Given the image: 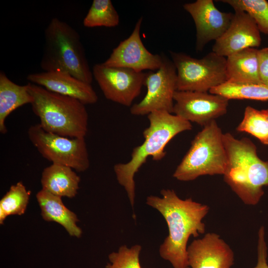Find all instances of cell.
I'll use <instances>...</instances> for the list:
<instances>
[{
	"instance_id": "1",
	"label": "cell",
	"mask_w": 268,
	"mask_h": 268,
	"mask_svg": "<svg viewBox=\"0 0 268 268\" xmlns=\"http://www.w3.org/2000/svg\"><path fill=\"white\" fill-rule=\"evenodd\" d=\"M161 196H149L146 203L163 216L168 228V235L159 247L160 257L174 268H188L187 243L189 238L203 234V218L209 207L192 198L180 199L173 190H161Z\"/></svg>"
},
{
	"instance_id": "2",
	"label": "cell",
	"mask_w": 268,
	"mask_h": 268,
	"mask_svg": "<svg viewBox=\"0 0 268 268\" xmlns=\"http://www.w3.org/2000/svg\"><path fill=\"white\" fill-rule=\"evenodd\" d=\"M149 126L144 129V141L135 147L127 162L114 165V171L119 184L127 193L131 206L135 201L134 176L139 168L151 157L155 161L166 155L165 148L178 134L192 129L191 123L167 111H154L147 115Z\"/></svg>"
},
{
	"instance_id": "3",
	"label": "cell",
	"mask_w": 268,
	"mask_h": 268,
	"mask_svg": "<svg viewBox=\"0 0 268 268\" xmlns=\"http://www.w3.org/2000/svg\"><path fill=\"white\" fill-rule=\"evenodd\" d=\"M227 155L225 182L246 204L254 205L268 186V161L260 158L255 144L249 138L237 139L230 133L223 135Z\"/></svg>"
},
{
	"instance_id": "4",
	"label": "cell",
	"mask_w": 268,
	"mask_h": 268,
	"mask_svg": "<svg viewBox=\"0 0 268 268\" xmlns=\"http://www.w3.org/2000/svg\"><path fill=\"white\" fill-rule=\"evenodd\" d=\"M27 84L33 98L32 111L45 131L71 138H85L88 122L85 104L32 83Z\"/></svg>"
},
{
	"instance_id": "5",
	"label": "cell",
	"mask_w": 268,
	"mask_h": 268,
	"mask_svg": "<svg viewBox=\"0 0 268 268\" xmlns=\"http://www.w3.org/2000/svg\"><path fill=\"white\" fill-rule=\"evenodd\" d=\"M40 67L44 71L67 72L88 84L93 81L92 71L78 33L56 17L45 30Z\"/></svg>"
},
{
	"instance_id": "6",
	"label": "cell",
	"mask_w": 268,
	"mask_h": 268,
	"mask_svg": "<svg viewBox=\"0 0 268 268\" xmlns=\"http://www.w3.org/2000/svg\"><path fill=\"white\" fill-rule=\"evenodd\" d=\"M223 134L216 121L204 126L192 141L173 177L191 181L203 175H223L227 164Z\"/></svg>"
},
{
	"instance_id": "7",
	"label": "cell",
	"mask_w": 268,
	"mask_h": 268,
	"mask_svg": "<svg viewBox=\"0 0 268 268\" xmlns=\"http://www.w3.org/2000/svg\"><path fill=\"white\" fill-rule=\"evenodd\" d=\"M177 71V91L209 92L227 81L226 58L213 52L201 59L170 52Z\"/></svg>"
},
{
	"instance_id": "8",
	"label": "cell",
	"mask_w": 268,
	"mask_h": 268,
	"mask_svg": "<svg viewBox=\"0 0 268 268\" xmlns=\"http://www.w3.org/2000/svg\"><path fill=\"white\" fill-rule=\"evenodd\" d=\"M31 142L40 154L54 164L84 172L90 166L89 154L85 138H71L48 132L39 124L28 130Z\"/></svg>"
},
{
	"instance_id": "9",
	"label": "cell",
	"mask_w": 268,
	"mask_h": 268,
	"mask_svg": "<svg viewBox=\"0 0 268 268\" xmlns=\"http://www.w3.org/2000/svg\"><path fill=\"white\" fill-rule=\"evenodd\" d=\"M162 63L156 71L145 74L144 85L147 92L138 103L133 104L131 113L143 116L157 111L172 113L174 95L177 91V71L172 60L162 54Z\"/></svg>"
},
{
	"instance_id": "10",
	"label": "cell",
	"mask_w": 268,
	"mask_h": 268,
	"mask_svg": "<svg viewBox=\"0 0 268 268\" xmlns=\"http://www.w3.org/2000/svg\"><path fill=\"white\" fill-rule=\"evenodd\" d=\"M95 79L108 100L125 106H132L144 85L146 73L119 67H110L103 63L92 68Z\"/></svg>"
},
{
	"instance_id": "11",
	"label": "cell",
	"mask_w": 268,
	"mask_h": 268,
	"mask_svg": "<svg viewBox=\"0 0 268 268\" xmlns=\"http://www.w3.org/2000/svg\"><path fill=\"white\" fill-rule=\"evenodd\" d=\"M229 100L207 92L176 91L172 114L203 127L227 113Z\"/></svg>"
},
{
	"instance_id": "12",
	"label": "cell",
	"mask_w": 268,
	"mask_h": 268,
	"mask_svg": "<svg viewBox=\"0 0 268 268\" xmlns=\"http://www.w3.org/2000/svg\"><path fill=\"white\" fill-rule=\"evenodd\" d=\"M143 18L137 21L131 35L113 50L103 64L110 67L130 68L138 72L155 70L162 63V54H153L145 48L141 39L140 31Z\"/></svg>"
},
{
	"instance_id": "13",
	"label": "cell",
	"mask_w": 268,
	"mask_h": 268,
	"mask_svg": "<svg viewBox=\"0 0 268 268\" xmlns=\"http://www.w3.org/2000/svg\"><path fill=\"white\" fill-rule=\"evenodd\" d=\"M196 28V50L200 51L210 41L220 38L230 26L234 13L220 11L212 0H197L183 5Z\"/></svg>"
},
{
	"instance_id": "14",
	"label": "cell",
	"mask_w": 268,
	"mask_h": 268,
	"mask_svg": "<svg viewBox=\"0 0 268 268\" xmlns=\"http://www.w3.org/2000/svg\"><path fill=\"white\" fill-rule=\"evenodd\" d=\"M260 32L252 17L247 12L235 10L231 24L212 47V52L224 57L261 44Z\"/></svg>"
},
{
	"instance_id": "15",
	"label": "cell",
	"mask_w": 268,
	"mask_h": 268,
	"mask_svg": "<svg viewBox=\"0 0 268 268\" xmlns=\"http://www.w3.org/2000/svg\"><path fill=\"white\" fill-rule=\"evenodd\" d=\"M187 258L192 268H231L234 255L219 235L207 233L188 246Z\"/></svg>"
},
{
	"instance_id": "16",
	"label": "cell",
	"mask_w": 268,
	"mask_h": 268,
	"mask_svg": "<svg viewBox=\"0 0 268 268\" xmlns=\"http://www.w3.org/2000/svg\"><path fill=\"white\" fill-rule=\"evenodd\" d=\"M27 79L50 91L76 99L85 105L94 104L98 99L90 84L67 72L43 71L30 73Z\"/></svg>"
},
{
	"instance_id": "17",
	"label": "cell",
	"mask_w": 268,
	"mask_h": 268,
	"mask_svg": "<svg viewBox=\"0 0 268 268\" xmlns=\"http://www.w3.org/2000/svg\"><path fill=\"white\" fill-rule=\"evenodd\" d=\"M36 199L45 221L59 223L71 236H81L82 230L77 225V215L65 205L61 197L41 189L37 193Z\"/></svg>"
},
{
	"instance_id": "18",
	"label": "cell",
	"mask_w": 268,
	"mask_h": 268,
	"mask_svg": "<svg viewBox=\"0 0 268 268\" xmlns=\"http://www.w3.org/2000/svg\"><path fill=\"white\" fill-rule=\"evenodd\" d=\"M80 179L68 166L52 163L42 171V189L60 197L73 198L77 194Z\"/></svg>"
},
{
	"instance_id": "19",
	"label": "cell",
	"mask_w": 268,
	"mask_h": 268,
	"mask_svg": "<svg viewBox=\"0 0 268 268\" xmlns=\"http://www.w3.org/2000/svg\"><path fill=\"white\" fill-rule=\"evenodd\" d=\"M227 81L262 84L259 73L258 50L248 48L226 57Z\"/></svg>"
},
{
	"instance_id": "20",
	"label": "cell",
	"mask_w": 268,
	"mask_h": 268,
	"mask_svg": "<svg viewBox=\"0 0 268 268\" xmlns=\"http://www.w3.org/2000/svg\"><path fill=\"white\" fill-rule=\"evenodd\" d=\"M33 98L27 84L20 85L10 80L3 71L0 72V132L7 133L5 121L17 108L30 104Z\"/></svg>"
},
{
	"instance_id": "21",
	"label": "cell",
	"mask_w": 268,
	"mask_h": 268,
	"mask_svg": "<svg viewBox=\"0 0 268 268\" xmlns=\"http://www.w3.org/2000/svg\"><path fill=\"white\" fill-rule=\"evenodd\" d=\"M230 99L268 101V86L263 84H240L226 82L209 91Z\"/></svg>"
},
{
	"instance_id": "22",
	"label": "cell",
	"mask_w": 268,
	"mask_h": 268,
	"mask_svg": "<svg viewBox=\"0 0 268 268\" xmlns=\"http://www.w3.org/2000/svg\"><path fill=\"white\" fill-rule=\"evenodd\" d=\"M31 195L22 182L12 185L0 201V223L12 215L24 213Z\"/></svg>"
},
{
	"instance_id": "23",
	"label": "cell",
	"mask_w": 268,
	"mask_h": 268,
	"mask_svg": "<svg viewBox=\"0 0 268 268\" xmlns=\"http://www.w3.org/2000/svg\"><path fill=\"white\" fill-rule=\"evenodd\" d=\"M119 22V15L111 0H94L83 24L88 28L114 27L118 26Z\"/></svg>"
},
{
	"instance_id": "24",
	"label": "cell",
	"mask_w": 268,
	"mask_h": 268,
	"mask_svg": "<svg viewBox=\"0 0 268 268\" xmlns=\"http://www.w3.org/2000/svg\"><path fill=\"white\" fill-rule=\"evenodd\" d=\"M238 132H245L268 145V115L263 110L251 106L246 107L243 119L236 128Z\"/></svg>"
},
{
	"instance_id": "25",
	"label": "cell",
	"mask_w": 268,
	"mask_h": 268,
	"mask_svg": "<svg viewBox=\"0 0 268 268\" xmlns=\"http://www.w3.org/2000/svg\"><path fill=\"white\" fill-rule=\"evenodd\" d=\"M233 8L249 14L260 32L268 35V1L266 0H223Z\"/></svg>"
},
{
	"instance_id": "26",
	"label": "cell",
	"mask_w": 268,
	"mask_h": 268,
	"mask_svg": "<svg viewBox=\"0 0 268 268\" xmlns=\"http://www.w3.org/2000/svg\"><path fill=\"white\" fill-rule=\"evenodd\" d=\"M141 248L139 245L131 248L126 245L120 246L118 251L109 255V263L105 268H142L139 262Z\"/></svg>"
},
{
	"instance_id": "27",
	"label": "cell",
	"mask_w": 268,
	"mask_h": 268,
	"mask_svg": "<svg viewBox=\"0 0 268 268\" xmlns=\"http://www.w3.org/2000/svg\"><path fill=\"white\" fill-rule=\"evenodd\" d=\"M267 251V246L265 239V228L264 226H261L258 232V261L254 268H268Z\"/></svg>"
},
{
	"instance_id": "28",
	"label": "cell",
	"mask_w": 268,
	"mask_h": 268,
	"mask_svg": "<svg viewBox=\"0 0 268 268\" xmlns=\"http://www.w3.org/2000/svg\"><path fill=\"white\" fill-rule=\"evenodd\" d=\"M258 63L261 82L268 86V47L258 50Z\"/></svg>"
},
{
	"instance_id": "29",
	"label": "cell",
	"mask_w": 268,
	"mask_h": 268,
	"mask_svg": "<svg viewBox=\"0 0 268 268\" xmlns=\"http://www.w3.org/2000/svg\"><path fill=\"white\" fill-rule=\"evenodd\" d=\"M263 111L268 115V109L263 110Z\"/></svg>"
}]
</instances>
